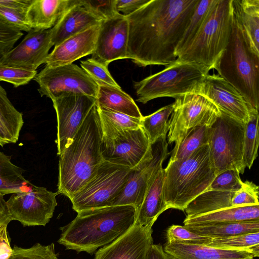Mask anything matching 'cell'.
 I'll list each match as a JSON object with an SVG mask.
<instances>
[{
	"label": "cell",
	"mask_w": 259,
	"mask_h": 259,
	"mask_svg": "<svg viewBox=\"0 0 259 259\" xmlns=\"http://www.w3.org/2000/svg\"><path fill=\"white\" fill-rule=\"evenodd\" d=\"M199 0H149L126 17L127 58L140 67L170 65Z\"/></svg>",
	"instance_id": "1"
},
{
	"label": "cell",
	"mask_w": 259,
	"mask_h": 259,
	"mask_svg": "<svg viewBox=\"0 0 259 259\" xmlns=\"http://www.w3.org/2000/svg\"><path fill=\"white\" fill-rule=\"evenodd\" d=\"M137 210L133 205L110 206L84 210L61 227L58 242L67 249L91 254L126 232L135 223Z\"/></svg>",
	"instance_id": "2"
},
{
	"label": "cell",
	"mask_w": 259,
	"mask_h": 259,
	"mask_svg": "<svg viewBox=\"0 0 259 259\" xmlns=\"http://www.w3.org/2000/svg\"><path fill=\"white\" fill-rule=\"evenodd\" d=\"M102 132L96 103L70 144L59 155L57 194L70 199L94 176L103 161Z\"/></svg>",
	"instance_id": "3"
},
{
	"label": "cell",
	"mask_w": 259,
	"mask_h": 259,
	"mask_svg": "<svg viewBox=\"0 0 259 259\" xmlns=\"http://www.w3.org/2000/svg\"><path fill=\"white\" fill-rule=\"evenodd\" d=\"M214 69L243 96L250 111H258L259 53L251 45L233 7L229 41Z\"/></svg>",
	"instance_id": "4"
},
{
	"label": "cell",
	"mask_w": 259,
	"mask_h": 259,
	"mask_svg": "<svg viewBox=\"0 0 259 259\" xmlns=\"http://www.w3.org/2000/svg\"><path fill=\"white\" fill-rule=\"evenodd\" d=\"M216 176L208 144L184 158L169 160L163 169V184L167 208L184 211L190 202L208 189Z\"/></svg>",
	"instance_id": "5"
},
{
	"label": "cell",
	"mask_w": 259,
	"mask_h": 259,
	"mask_svg": "<svg viewBox=\"0 0 259 259\" xmlns=\"http://www.w3.org/2000/svg\"><path fill=\"white\" fill-rule=\"evenodd\" d=\"M233 0H217L192 40L177 54L180 61L214 69L231 32Z\"/></svg>",
	"instance_id": "6"
},
{
	"label": "cell",
	"mask_w": 259,
	"mask_h": 259,
	"mask_svg": "<svg viewBox=\"0 0 259 259\" xmlns=\"http://www.w3.org/2000/svg\"><path fill=\"white\" fill-rule=\"evenodd\" d=\"M209 72L203 66L177 59L163 70L134 83L137 101L146 104L158 98L176 99L187 94H199Z\"/></svg>",
	"instance_id": "7"
},
{
	"label": "cell",
	"mask_w": 259,
	"mask_h": 259,
	"mask_svg": "<svg viewBox=\"0 0 259 259\" xmlns=\"http://www.w3.org/2000/svg\"><path fill=\"white\" fill-rule=\"evenodd\" d=\"M209 127L208 143L216 175L228 169L243 174L244 123L221 112Z\"/></svg>",
	"instance_id": "8"
},
{
	"label": "cell",
	"mask_w": 259,
	"mask_h": 259,
	"mask_svg": "<svg viewBox=\"0 0 259 259\" xmlns=\"http://www.w3.org/2000/svg\"><path fill=\"white\" fill-rule=\"evenodd\" d=\"M132 168L103 160L94 176L70 199L77 212L110 206L124 187Z\"/></svg>",
	"instance_id": "9"
},
{
	"label": "cell",
	"mask_w": 259,
	"mask_h": 259,
	"mask_svg": "<svg viewBox=\"0 0 259 259\" xmlns=\"http://www.w3.org/2000/svg\"><path fill=\"white\" fill-rule=\"evenodd\" d=\"M41 97L52 100L73 95H87L96 99L98 84L82 68L73 63L46 66L34 77Z\"/></svg>",
	"instance_id": "10"
},
{
	"label": "cell",
	"mask_w": 259,
	"mask_h": 259,
	"mask_svg": "<svg viewBox=\"0 0 259 259\" xmlns=\"http://www.w3.org/2000/svg\"><path fill=\"white\" fill-rule=\"evenodd\" d=\"M169 119L167 144H179L194 128L210 126L220 115L218 107L199 94H187L175 99Z\"/></svg>",
	"instance_id": "11"
},
{
	"label": "cell",
	"mask_w": 259,
	"mask_h": 259,
	"mask_svg": "<svg viewBox=\"0 0 259 259\" xmlns=\"http://www.w3.org/2000/svg\"><path fill=\"white\" fill-rule=\"evenodd\" d=\"M151 145L152 158L131 169L124 187L110 206L133 205L137 211L139 208L149 186L162 168L163 162L169 154L166 135L161 137Z\"/></svg>",
	"instance_id": "12"
},
{
	"label": "cell",
	"mask_w": 259,
	"mask_h": 259,
	"mask_svg": "<svg viewBox=\"0 0 259 259\" xmlns=\"http://www.w3.org/2000/svg\"><path fill=\"white\" fill-rule=\"evenodd\" d=\"M103 159L133 168L152 158V145L142 126L102 137Z\"/></svg>",
	"instance_id": "13"
},
{
	"label": "cell",
	"mask_w": 259,
	"mask_h": 259,
	"mask_svg": "<svg viewBox=\"0 0 259 259\" xmlns=\"http://www.w3.org/2000/svg\"><path fill=\"white\" fill-rule=\"evenodd\" d=\"M57 194L34 185L28 192L12 194L7 201L12 220L25 226H45L57 205Z\"/></svg>",
	"instance_id": "14"
},
{
	"label": "cell",
	"mask_w": 259,
	"mask_h": 259,
	"mask_svg": "<svg viewBox=\"0 0 259 259\" xmlns=\"http://www.w3.org/2000/svg\"><path fill=\"white\" fill-rule=\"evenodd\" d=\"M57 120V155L71 143L96 99L87 95H73L52 100Z\"/></svg>",
	"instance_id": "15"
},
{
	"label": "cell",
	"mask_w": 259,
	"mask_h": 259,
	"mask_svg": "<svg viewBox=\"0 0 259 259\" xmlns=\"http://www.w3.org/2000/svg\"><path fill=\"white\" fill-rule=\"evenodd\" d=\"M128 23L125 16L118 13L102 20L91 59L106 66L114 61L128 59Z\"/></svg>",
	"instance_id": "16"
},
{
	"label": "cell",
	"mask_w": 259,
	"mask_h": 259,
	"mask_svg": "<svg viewBox=\"0 0 259 259\" xmlns=\"http://www.w3.org/2000/svg\"><path fill=\"white\" fill-rule=\"evenodd\" d=\"M52 46L51 29H32L17 46L0 58V64L36 71L46 63Z\"/></svg>",
	"instance_id": "17"
},
{
	"label": "cell",
	"mask_w": 259,
	"mask_h": 259,
	"mask_svg": "<svg viewBox=\"0 0 259 259\" xmlns=\"http://www.w3.org/2000/svg\"><path fill=\"white\" fill-rule=\"evenodd\" d=\"M199 94L207 98L226 115L244 124L248 120L250 108L248 104L237 90L218 74L207 75Z\"/></svg>",
	"instance_id": "18"
},
{
	"label": "cell",
	"mask_w": 259,
	"mask_h": 259,
	"mask_svg": "<svg viewBox=\"0 0 259 259\" xmlns=\"http://www.w3.org/2000/svg\"><path fill=\"white\" fill-rule=\"evenodd\" d=\"M152 232V228L136 222L124 234L96 251L94 259H147L153 244Z\"/></svg>",
	"instance_id": "19"
},
{
	"label": "cell",
	"mask_w": 259,
	"mask_h": 259,
	"mask_svg": "<svg viewBox=\"0 0 259 259\" xmlns=\"http://www.w3.org/2000/svg\"><path fill=\"white\" fill-rule=\"evenodd\" d=\"M78 0H70V5L56 25L51 28L52 42L56 47L66 39L99 25L102 21Z\"/></svg>",
	"instance_id": "20"
},
{
	"label": "cell",
	"mask_w": 259,
	"mask_h": 259,
	"mask_svg": "<svg viewBox=\"0 0 259 259\" xmlns=\"http://www.w3.org/2000/svg\"><path fill=\"white\" fill-rule=\"evenodd\" d=\"M100 28V24L73 35L54 47L49 53L45 64L57 66L72 63L74 61L92 54Z\"/></svg>",
	"instance_id": "21"
},
{
	"label": "cell",
	"mask_w": 259,
	"mask_h": 259,
	"mask_svg": "<svg viewBox=\"0 0 259 259\" xmlns=\"http://www.w3.org/2000/svg\"><path fill=\"white\" fill-rule=\"evenodd\" d=\"M163 247L169 259H253L259 255L249 249H225L177 242H166Z\"/></svg>",
	"instance_id": "22"
},
{
	"label": "cell",
	"mask_w": 259,
	"mask_h": 259,
	"mask_svg": "<svg viewBox=\"0 0 259 259\" xmlns=\"http://www.w3.org/2000/svg\"><path fill=\"white\" fill-rule=\"evenodd\" d=\"M163 168L151 181L143 201L137 211L136 221L141 226L152 228L158 217L168 209L163 195Z\"/></svg>",
	"instance_id": "23"
},
{
	"label": "cell",
	"mask_w": 259,
	"mask_h": 259,
	"mask_svg": "<svg viewBox=\"0 0 259 259\" xmlns=\"http://www.w3.org/2000/svg\"><path fill=\"white\" fill-rule=\"evenodd\" d=\"M70 5V0H32L25 14L26 21L31 29H51Z\"/></svg>",
	"instance_id": "24"
},
{
	"label": "cell",
	"mask_w": 259,
	"mask_h": 259,
	"mask_svg": "<svg viewBox=\"0 0 259 259\" xmlns=\"http://www.w3.org/2000/svg\"><path fill=\"white\" fill-rule=\"evenodd\" d=\"M259 221V205L231 207L192 218H186L185 226L200 227L236 222Z\"/></svg>",
	"instance_id": "25"
},
{
	"label": "cell",
	"mask_w": 259,
	"mask_h": 259,
	"mask_svg": "<svg viewBox=\"0 0 259 259\" xmlns=\"http://www.w3.org/2000/svg\"><path fill=\"white\" fill-rule=\"evenodd\" d=\"M96 82L98 84L96 97L97 106L133 117L142 118L143 115L134 100L121 88Z\"/></svg>",
	"instance_id": "26"
},
{
	"label": "cell",
	"mask_w": 259,
	"mask_h": 259,
	"mask_svg": "<svg viewBox=\"0 0 259 259\" xmlns=\"http://www.w3.org/2000/svg\"><path fill=\"white\" fill-rule=\"evenodd\" d=\"M234 192L206 190L187 205L184 209L186 218H192L232 207L231 199Z\"/></svg>",
	"instance_id": "27"
},
{
	"label": "cell",
	"mask_w": 259,
	"mask_h": 259,
	"mask_svg": "<svg viewBox=\"0 0 259 259\" xmlns=\"http://www.w3.org/2000/svg\"><path fill=\"white\" fill-rule=\"evenodd\" d=\"M24 170L11 161V157L0 151V194L26 192L34 185L25 179Z\"/></svg>",
	"instance_id": "28"
},
{
	"label": "cell",
	"mask_w": 259,
	"mask_h": 259,
	"mask_svg": "<svg viewBox=\"0 0 259 259\" xmlns=\"http://www.w3.org/2000/svg\"><path fill=\"white\" fill-rule=\"evenodd\" d=\"M232 4L251 45L259 53V0H233Z\"/></svg>",
	"instance_id": "29"
},
{
	"label": "cell",
	"mask_w": 259,
	"mask_h": 259,
	"mask_svg": "<svg viewBox=\"0 0 259 259\" xmlns=\"http://www.w3.org/2000/svg\"><path fill=\"white\" fill-rule=\"evenodd\" d=\"M184 226L194 233L212 238L259 232V221L221 223L200 227Z\"/></svg>",
	"instance_id": "30"
},
{
	"label": "cell",
	"mask_w": 259,
	"mask_h": 259,
	"mask_svg": "<svg viewBox=\"0 0 259 259\" xmlns=\"http://www.w3.org/2000/svg\"><path fill=\"white\" fill-rule=\"evenodd\" d=\"M97 107L102 137H109L123 131L134 130L141 126V119L109 110L98 106Z\"/></svg>",
	"instance_id": "31"
},
{
	"label": "cell",
	"mask_w": 259,
	"mask_h": 259,
	"mask_svg": "<svg viewBox=\"0 0 259 259\" xmlns=\"http://www.w3.org/2000/svg\"><path fill=\"white\" fill-rule=\"evenodd\" d=\"M173 108L174 104L172 103L159 109L151 114L143 116L141 119V125L151 145L168 133L169 117Z\"/></svg>",
	"instance_id": "32"
},
{
	"label": "cell",
	"mask_w": 259,
	"mask_h": 259,
	"mask_svg": "<svg viewBox=\"0 0 259 259\" xmlns=\"http://www.w3.org/2000/svg\"><path fill=\"white\" fill-rule=\"evenodd\" d=\"M210 126L202 125L192 129L171 151L169 160H177L191 155L200 147L208 144Z\"/></svg>",
	"instance_id": "33"
},
{
	"label": "cell",
	"mask_w": 259,
	"mask_h": 259,
	"mask_svg": "<svg viewBox=\"0 0 259 259\" xmlns=\"http://www.w3.org/2000/svg\"><path fill=\"white\" fill-rule=\"evenodd\" d=\"M258 146V111H250L249 118L244 124L243 156L244 164L250 169L257 156Z\"/></svg>",
	"instance_id": "34"
},
{
	"label": "cell",
	"mask_w": 259,
	"mask_h": 259,
	"mask_svg": "<svg viewBox=\"0 0 259 259\" xmlns=\"http://www.w3.org/2000/svg\"><path fill=\"white\" fill-rule=\"evenodd\" d=\"M216 2L217 0H199L178 46L177 55L178 53L185 47L197 33Z\"/></svg>",
	"instance_id": "35"
},
{
	"label": "cell",
	"mask_w": 259,
	"mask_h": 259,
	"mask_svg": "<svg viewBox=\"0 0 259 259\" xmlns=\"http://www.w3.org/2000/svg\"><path fill=\"white\" fill-rule=\"evenodd\" d=\"M205 245L225 249H249L259 254V232L212 238Z\"/></svg>",
	"instance_id": "36"
},
{
	"label": "cell",
	"mask_w": 259,
	"mask_h": 259,
	"mask_svg": "<svg viewBox=\"0 0 259 259\" xmlns=\"http://www.w3.org/2000/svg\"><path fill=\"white\" fill-rule=\"evenodd\" d=\"M0 121L17 140L24 124L23 114L9 99L7 92L0 84Z\"/></svg>",
	"instance_id": "37"
},
{
	"label": "cell",
	"mask_w": 259,
	"mask_h": 259,
	"mask_svg": "<svg viewBox=\"0 0 259 259\" xmlns=\"http://www.w3.org/2000/svg\"><path fill=\"white\" fill-rule=\"evenodd\" d=\"M167 243L174 242L186 244L206 245L212 238L201 235L187 229L184 226L172 225L166 230Z\"/></svg>",
	"instance_id": "38"
},
{
	"label": "cell",
	"mask_w": 259,
	"mask_h": 259,
	"mask_svg": "<svg viewBox=\"0 0 259 259\" xmlns=\"http://www.w3.org/2000/svg\"><path fill=\"white\" fill-rule=\"evenodd\" d=\"M12 255V259H58L54 243L48 245L36 243L28 248L15 246Z\"/></svg>",
	"instance_id": "39"
},
{
	"label": "cell",
	"mask_w": 259,
	"mask_h": 259,
	"mask_svg": "<svg viewBox=\"0 0 259 259\" xmlns=\"http://www.w3.org/2000/svg\"><path fill=\"white\" fill-rule=\"evenodd\" d=\"M242 183L237 170L228 169L218 174L207 190L235 192L241 188Z\"/></svg>",
	"instance_id": "40"
},
{
	"label": "cell",
	"mask_w": 259,
	"mask_h": 259,
	"mask_svg": "<svg viewBox=\"0 0 259 259\" xmlns=\"http://www.w3.org/2000/svg\"><path fill=\"white\" fill-rule=\"evenodd\" d=\"M37 71H31L0 64V81L11 83L14 88L24 85L33 79Z\"/></svg>",
	"instance_id": "41"
},
{
	"label": "cell",
	"mask_w": 259,
	"mask_h": 259,
	"mask_svg": "<svg viewBox=\"0 0 259 259\" xmlns=\"http://www.w3.org/2000/svg\"><path fill=\"white\" fill-rule=\"evenodd\" d=\"M259 187L251 181L242 183L241 188L235 191L231 199L232 207L259 205Z\"/></svg>",
	"instance_id": "42"
},
{
	"label": "cell",
	"mask_w": 259,
	"mask_h": 259,
	"mask_svg": "<svg viewBox=\"0 0 259 259\" xmlns=\"http://www.w3.org/2000/svg\"><path fill=\"white\" fill-rule=\"evenodd\" d=\"M80 66L96 82L120 88L112 77L107 66L89 58L81 61Z\"/></svg>",
	"instance_id": "43"
},
{
	"label": "cell",
	"mask_w": 259,
	"mask_h": 259,
	"mask_svg": "<svg viewBox=\"0 0 259 259\" xmlns=\"http://www.w3.org/2000/svg\"><path fill=\"white\" fill-rule=\"evenodd\" d=\"M80 4L102 19L119 13L116 8V0H78Z\"/></svg>",
	"instance_id": "44"
},
{
	"label": "cell",
	"mask_w": 259,
	"mask_h": 259,
	"mask_svg": "<svg viewBox=\"0 0 259 259\" xmlns=\"http://www.w3.org/2000/svg\"><path fill=\"white\" fill-rule=\"evenodd\" d=\"M0 22L21 32H28L32 29L26 21L25 14L1 6Z\"/></svg>",
	"instance_id": "45"
},
{
	"label": "cell",
	"mask_w": 259,
	"mask_h": 259,
	"mask_svg": "<svg viewBox=\"0 0 259 259\" xmlns=\"http://www.w3.org/2000/svg\"><path fill=\"white\" fill-rule=\"evenodd\" d=\"M23 33L0 22V58L14 48Z\"/></svg>",
	"instance_id": "46"
},
{
	"label": "cell",
	"mask_w": 259,
	"mask_h": 259,
	"mask_svg": "<svg viewBox=\"0 0 259 259\" xmlns=\"http://www.w3.org/2000/svg\"><path fill=\"white\" fill-rule=\"evenodd\" d=\"M149 0H116V8L117 11L127 16L138 10L143 5L147 3Z\"/></svg>",
	"instance_id": "47"
},
{
	"label": "cell",
	"mask_w": 259,
	"mask_h": 259,
	"mask_svg": "<svg viewBox=\"0 0 259 259\" xmlns=\"http://www.w3.org/2000/svg\"><path fill=\"white\" fill-rule=\"evenodd\" d=\"M7 225L0 226V259H12V248L7 232Z\"/></svg>",
	"instance_id": "48"
},
{
	"label": "cell",
	"mask_w": 259,
	"mask_h": 259,
	"mask_svg": "<svg viewBox=\"0 0 259 259\" xmlns=\"http://www.w3.org/2000/svg\"><path fill=\"white\" fill-rule=\"evenodd\" d=\"M32 0H0V6L25 14Z\"/></svg>",
	"instance_id": "49"
},
{
	"label": "cell",
	"mask_w": 259,
	"mask_h": 259,
	"mask_svg": "<svg viewBox=\"0 0 259 259\" xmlns=\"http://www.w3.org/2000/svg\"><path fill=\"white\" fill-rule=\"evenodd\" d=\"M12 221L7 201L4 198V195L0 194V226L3 224L8 225Z\"/></svg>",
	"instance_id": "50"
},
{
	"label": "cell",
	"mask_w": 259,
	"mask_h": 259,
	"mask_svg": "<svg viewBox=\"0 0 259 259\" xmlns=\"http://www.w3.org/2000/svg\"><path fill=\"white\" fill-rule=\"evenodd\" d=\"M18 140L8 128L0 121V145L3 147L10 143H16Z\"/></svg>",
	"instance_id": "51"
},
{
	"label": "cell",
	"mask_w": 259,
	"mask_h": 259,
	"mask_svg": "<svg viewBox=\"0 0 259 259\" xmlns=\"http://www.w3.org/2000/svg\"><path fill=\"white\" fill-rule=\"evenodd\" d=\"M147 259H169L163 250V246L159 244H153L150 249Z\"/></svg>",
	"instance_id": "52"
}]
</instances>
